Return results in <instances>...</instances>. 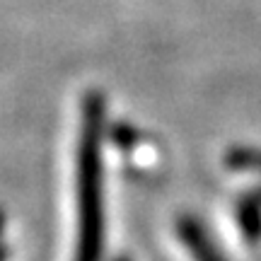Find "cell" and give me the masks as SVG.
Here are the masks:
<instances>
[{
	"instance_id": "cell-1",
	"label": "cell",
	"mask_w": 261,
	"mask_h": 261,
	"mask_svg": "<svg viewBox=\"0 0 261 261\" xmlns=\"http://www.w3.org/2000/svg\"><path fill=\"white\" fill-rule=\"evenodd\" d=\"M102 97L85 102V128L80 145V249L77 261H99L102 252Z\"/></svg>"
},
{
	"instance_id": "cell-2",
	"label": "cell",
	"mask_w": 261,
	"mask_h": 261,
	"mask_svg": "<svg viewBox=\"0 0 261 261\" xmlns=\"http://www.w3.org/2000/svg\"><path fill=\"white\" fill-rule=\"evenodd\" d=\"M181 237H184L187 247L191 249V254H194L198 261H223L220 256H218V252L208 244V240L203 237V232L198 230V225L196 223L184 220V225H181Z\"/></svg>"
}]
</instances>
